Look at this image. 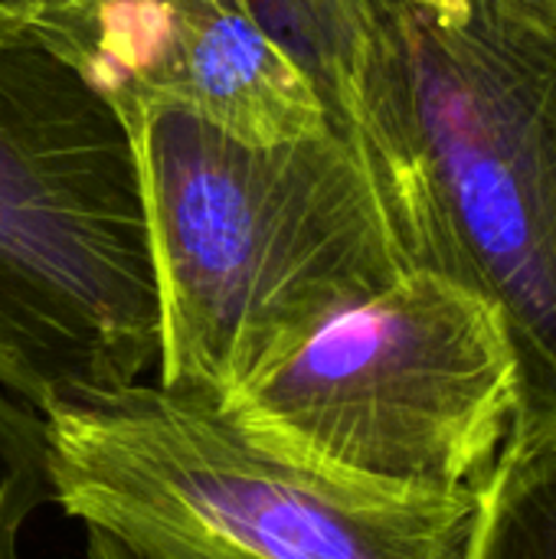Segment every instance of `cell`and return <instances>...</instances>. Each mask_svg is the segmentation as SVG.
I'll return each instance as SVG.
<instances>
[{
	"label": "cell",
	"instance_id": "30bf717a",
	"mask_svg": "<svg viewBox=\"0 0 556 559\" xmlns=\"http://www.w3.org/2000/svg\"><path fill=\"white\" fill-rule=\"evenodd\" d=\"M85 559H128L105 534L88 531V544H85Z\"/></svg>",
	"mask_w": 556,
	"mask_h": 559
},
{
	"label": "cell",
	"instance_id": "5b68a950",
	"mask_svg": "<svg viewBox=\"0 0 556 559\" xmlns=\"http://www.w3.org/2000/svg\"><path fill=\"white\" fill-rule=\"evenodd\" d=\"M216 409L305 465L459 495L485 481L508 442L518 357L485 295L413 269L324 318Z\"/></svg>",
	"mask_w": 556,
	"mask_h": 559
},
{
	"label": "cell",
	"instance_id": "7c38bea8",
	"mask_svg": "<svg viewBox=\"0 0 556 559\" xmlns=\"http://www.w3.org/2000/svg\"><path fill=\"white\" fill-rule=\"evenodd\" d=\"M524 3H556V0H524Z\"/></svg>",
	"mask_w": 556,
	"mask_h": 559
},
{
	"label": "cell",
	"instance_id": "277c9868",
	"mask_svg": "<svg viewBox=\"0 0 556 559\" xmlns=\"http://www.w3.org/2000/svg\"><path fill=\"white\" fill-rule=\"evenodd\" d=\"M131 144L29 33L0 39V390L49 413L157 367Z\"/></svg>",
	"mask_w": 556,
	"mask_h": 559
},
{
	"label": "cell",
	"instance_id": "3957f363",
	"mask_svg": "<svg viewBox=\"0 0 556 559\" xmlns=\"http://www.w3.org/2000/svg\"><path fill=\"white\" fill-rule=\"evenodd\" d=\"M49 501L128 559H462L475 491L416 495L305 465L157 383L43 413Z\"/></svg>",
	"mask_w": 556,
	"mask_h": 559
},
{
	"label": "cell",
	"instance_id": "7a4b0ae2",
	"mask_svg": "<svg viewBox=\"0 0 556 559\" xmlns=\"http://www.w3.org/2000/svg\"><path fill=\"white\" fill-rule=\"evenodd\" d=\"M144 203L157 386L223 406L324 318L413 272L393 210L334 128L249 144L184 111L125 124Z\"/></svg>",
	"mask_w": 556,
	"mask_h": 559
},
{
	"label": "cell",
	"instance_id": "8fae6325",
	"mask_svg": "<svg viewBox=\"0 0 556 559\" xmlns=\"http://www.w3.org/2000/svg\"><path fill=\"white\" fill-rule=\"evenodd\" d=\"M423 10H433L439 16H462L469 10V0H410Z\"/></svg>",
	"mask_w": 556,
	"mask_h": 559
},
{
	"label": "cell",
	"instance_id": "8992f818",
	"mask_svg": "<svg viewBox=\"0 0 556 559\" xmlns=\"http://www.w3.org/2000/svg\"><path fill=\"white\" fill-rule=\"evenodd\" d=\"M26 33L121 124L184 111L249 144L331 128L315 85L239 0H43Z\"/></svg>",
	"mask_w": 556,
	"mask_h": 559
},
{
	"label": "cell",
	"instance_id": "52a82bcc",
	"mask_svg": "<svg viewBox=\"0 0 556 559\" xmlns=\"http://www.w3.org/2000/svg\"><path fill=\"white\" fill-rule=\"evenodd\" d=\"M462 559H556V439L505 442L475 491Z\"/></svg>",
	"mask_w": 556,
	"mask_h": 559
},
{
	"label": "cell",
	"instance_id": "ba28073f",
	"mask_svg": "<svg viewBox=\"0 0 556 559\" xmlns=\"http://www.w3.org/2000/svg\"><path fill=\"white\" fill-rule=\"evenodd\" d=\"M46 501L43 416L0 390V559H20V534Z\"/></svg>",
	"mask_w": 556,
	"mask_h": 559
},
{
	"label": "cell",
	"instance_id": "6da1fadb",
	"mask_svg": "<svg viewBox=\"0 0 556 559\" xmlns=\"http://www.w3.org/2000/svg\"><path fill=\"white\" fill-rule=\"evenodd\" d=\"M331 128L377 177L413 269L501 311L518 357L508 442L556 439V3L439 16L374 0L360 82Z\"/></svg>",
	"mask_w": 556,
	"mask_h": 559
},
{
	"label": "cell",
	"instance_id": "9c48e42d",
	"mask_svg": "<svg viewBox=\"0 0 556 559\" xmlns=\"http://www.w3.org/2000/svg\"><path fill=\"white\" fill-rule=\"evenodd\" d=\"M43 0H0V39H10L16 33H26L33 13Z\"/></svg>",
	"mask_w": 556,
	"mask_h": 559
}]
</instances>
